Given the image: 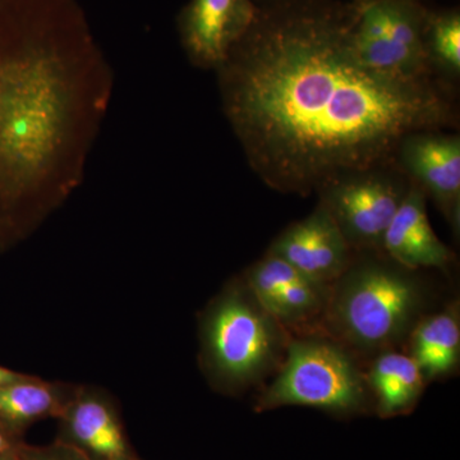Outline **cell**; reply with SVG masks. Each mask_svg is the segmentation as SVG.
<instances>
[{
  "label": "cell",
  "mask_w": 460,
  "mask_h": 460,
  "mask_svg": "<svg viewBox=\"0 0 460 460\" xmlns=\"http://www.w3.org/2000/svg\"><path fill=\"white\" fill-rule=\"evenodd\" d=\"M410 186L390 163L338 175L316 192L354 252L383 253L384 234Z\"/></svg>",
  "instance_id": "obj_7"
},
{
  "label": "cell",
  "mask_w": 460,
  "mask_h": 460,
  "mask_svg": "<svg viewBox=\"0 0 460 460\" xmlns=\"http://www.w3.org/2000/svg\"><path fill=\"white\" fill-rule=\"evenodd\" d=\"M23 375L25 374H20V372L9 370V368L4 367V366H0V386L7 385L9 383H13V381L22 377Z\"/></svg>",
  "instance_id": "obj_20"
},
{
  "label": "cell",
  "mask_w": 460,
  "mask_h": 460,
  "mask_svg": "<svg viewBox=\"0 0 460 460\" xmlns=\"http://www.w3.org/2000/svg\"><path fill=\"white\" fill-rule=\"evenodd\" d=\"M423 48L429 71L447 77L460 74V12L458 8L429 11L423 30Z\"/></svg>",
  "instance_id": "obj_17"
},
{
  "label": "cell",
  "mask_w": 460,
  "mask_h": 460,
  "mask_svg": "<svg viewBox=\"0 0 460 460\" xmlns=\"http://www.w3.org/2000/svg\"><path fill=\"white\" fill-rule=\"evenodd\" d=\"M405 177L434 199L445 219L459 234L460 137L440 129H423L405 136L394 155Z\"/></svg>",
  "instance_id": "obj_8"
},
{
  "label": "cell",
  "mask_w": 460,
  "mask_h": 460,
  "mask_svg": "<svg viewBox=\"0 0 460 460\" xmlns=\"http://www.w3.org/2000/svg\"><path fill=\"white\" fill-rule=\"evenodd\" d=\"M367 381L352 353L332 338L305 337L288 344L278 376L259 398L257 410L307 405L321 410H358Z\"/></svg>",
  "instance_id": "obj_5"
},
{
  "label": "cell",
  "mask_w": 460,
  "mask_h": 460,
  "mask_svg": "<svg viewBox=\"0 0 460 460\" xmlns=\"http://www.w3.org/2000/svg\"><path fill=\"white\" fill-rule=\"evenodd\" d=\"M352 14V2L338 0L260 7L219 68L230 123L271 189L305 195L345 172L390 164L405 136L452 119L432 81L363 65Z\"/></svg>",
  "instance_id": "obj_1"
},
{
  "label": "cell",
  "mask_w": 460,
  "mask_h": 460,
  "mask_svg": "<svg viewBox=\"0 0 460 460\" xmlns=\"http://www.w3.org/2000/svg\"><path fill=\"white\" fill-rule=\"evenodd\" d=\"M366 381L376 398L381 416H394L411 410L426 385L422 372L410 354L394 350L378 353Z\"/></svg>",
  "instance_id": "obj_16"
},
{
  "label": "cell",
  "mask_w": 460,
  "mask_h": 460,
  "mask_svg": "<svg viewBox=\"0 0 460 460\" xmlns=\"http://www.w3.org/2000/svg\"><path fill=\"white\" fill-rule=\"evenodd\" d=\"M350 38L359 60L408 83L432 81L423 48L429 9L420 0H353Z\"/></svg>",
  "instance_id": "obj_6"
},
{
  "label": "cell",
  "mask_w": 460,
  "mask_h": 460,
  "mask_svg": "<svg viewBox=\"0 0 460 460\" xmlns=\"http://www.w3.org/2000/svg\"><path fill=\"white\" fill-rule=\"evenodd\" d=\"M23 443V438H18L16 436L9 434L4 429L0 428V458L16 452L20 445Z\"/></svg>",
  "instance_id": "obj_19"
},
{
  "label": "cell",
  "mask_w": 460,
  "mask_h": 460,
  "mask_svg": "<svg viewBox=\"0 0 460 460\" xmlns=\"http://www.w3.org/2000/svg\"><path fill=\"white\" fill-rule=\"evenodd\" d=\"M18 453L22 460H90L74 447L60 440L47 447H31L22 443Z\"/></svg>",
  "instance_id": "obj_18"
},
{
  "label": "cell",
  "mask_w": 460,
  "mask_h": 460,
  "mask_svg": "<svg viewBox=\"0 0 460 460\" xmlns=\"http://www.w3.org/2000/svg\"><path fill=\"white\" fill-rule=\"evenodd\" d=\"M243 280L287 330L313 328L323 321L332 286L311 279L280 257L266 253L248 269Z\"/></svg>",
  "instance_id": "obj_9"
},
{
  "label": "cell",
  "mask_w": 460,
  "mask_h": 460,
  "mask_svg": "<svg viewBox=\"0 0 460 460\" xmlns=\"http://www.w3.org/2000/svg\"><path fill=\"white\" fill-rule=\"evenodd\" d=\"M426 199V193L411 181L407 195L384 234L383 253L410 270H445L453 262L454 255L432 229Z\"/></svg>",
  "instance_id": "obj_13"
},
{
  "label": "cell",
  "mask_w": 460,
  "mask_h": 460,
  "mask_svg": "<svg viewBox=\"0 0 460 460\" xmlns=\"http://www.w3.org/2000/svg\"><path fill=\"white\" fill-rule=\"evenodd\" d=\"M257 7H266V5L275 4V3L283 2V0H253Z\"/></svg>",
  "instance_id": "obj_21"
},
{
  "label": "cell",
  "mask_w": 460,
  "mask_h": 460,
  "mask_svg": "<svg viewBox=\"0 0 460 460\" xmlns=\"http://www.w3.org/2000/svg\"><path fill=\"white\" fill-rule=\"evenodd\" d=\"M416 272L384 253H361L330 287L323 329L348 350H392L422 319L426 290Z\"/></svg>",
  "instance_id": "obj_3"
},
{
  "label": "cell",
  "mask_w": 460,
  "mask_h": 460,
  "mask_svg": "<svg viewBox=\"0 0 460 460\" xmlns=\"http://www.w3.org/2000/svg\"><path fill=\"white\" fill-rule=\"evenodd\" d=\"M408 339V354L419 366L426 383L452 374L459 362V305L454 302L440 313L423 316Z\"/></svg>",
  "instance_id": "obj_15"
},
{
  "label": "cell",
  "mask_w": 460,
  "mask_h": 460,
  "mask_svg": "<svg viewBox=\"0 0 460 460\" xmlns=\"http://www.w3.org/2000/svg\"><path fill=\"white\" fill-rule=\"evenodd\" d=\"M289 341L287 329L262 307L243 278L226 287L202 316L205 370L228 392L270 374L286 357Z\"/></svg>",
  "instance_id": "obj_4"
},
{
  "label": "cell",
  "mask_w": 460,
  "mask_h": 460,
  "mask_svg": "<svg viewBox=\"0 0 460 460\" xmlns=\"http://www.w3.org/2000/svg\"><path fill=\"white\" fill-rule=\"evenodd\" d=\"M58 420L57 440L71 445L90 460H140L113 399L102 390L77 387Z\"/></svg>",
  "instance_id": "obj_11"
},
{
  "label": "cell",
  "mask_w": 460,
  "mask_h": 460,
  "mask_svg": "<svg viewBox=\"0 0 460 460\" xmlns=\"http://www.w3.org/2000/svg\"><path fill=\"white\" fill-rule=\"evenodd\" d=\"M75 389L29 375L0 386V428L22 438L33 423L59 419L74 398Z\"/></svg>",
  "instance_id": "obj_14"
},
{
  "label": "cell",
  "mask_w": 460,
  "mask_h": 460,
  "mask_svg": "<svg viewBox=\"0 0 460 460\" xmlns=\"http://www.w3.org/2000/svg\"><path fill=\"white\" fill-rule=\"evenodd\" d=\"M257 12L253 0H190L180 16L184 49L196 65L219 69L246 36Z\"/></svg>",
  "instance_id": "obj_10"
},
{
  "label": "cell",
  "mask_w": 460,
  "mask_h": 460,
  "mask_svg": "<svg viewBox=\"0 0 460 460\" xmlns=\"http://www.w3.org/2000/svg\"><path fill=\"white\" fill-rule=\"evenodd\" d=\"M74 84L53 35L0 66V172L29 189L53 172L71 132Z\"/></svg>",
  "instance_id": "obj_2"
},
{
  "label": "cell",
  "mask_w": 460,
  "mask_h": 460,
  "mask_svg": "<svg viewBox=\"0 0 460 460\" xmlns=\"http://www.w3.org/2000/svg\"><path fill=\"white\" fill-rule=\"evenodd\" d=\"M18 449H20V447H18ZM18 449L16 450V452L7 454V456H2L0 460H22V458H21L20 456V453H18Z\"/></svg>",
  "instance_id": "obj_22"
},
{
  "label": "cell",
  "mask_w": 460,
  "mask_h": 460,
  "mask_svg": "<svg viewBox=\"0 0 460 460\" xmlns=\"http://www.w3.org/2000/svg\"><path fill=\"white\" fill-rule=\"evenodd\" d=\"M268 252L328 286L344 274L353 260L352 248L321 205L304 220L290 224Z\"/></svg>",
  "instance_id": "obj_12"
}]
</instances>
